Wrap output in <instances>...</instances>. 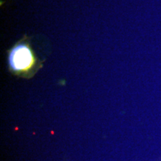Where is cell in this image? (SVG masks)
<instances>
[{"label": "cell", "mask_w": 161, "mask_h": 161, "mask_svg": "<svg viewBox=\"0 0 161 161\" xmlns=\"http://www.w3.org/2000/svg\"><path fill=\"white\" fill-rule=\"evenodd\" d=\"M10 71L15 75L31 78L39 69V60L27 42L19 41L8 52Z\"/></svg>", "instance_id": "1"}]
</instances>
